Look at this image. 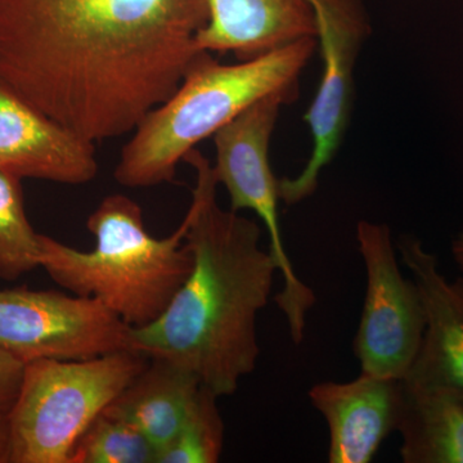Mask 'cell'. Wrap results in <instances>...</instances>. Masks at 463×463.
Instances as JSON below:
<instances>
[{
    "label": "cell",
    "mask_w": 463,
    "mask_h": 463,
    "mask_svg": "<svg viewBox=\"0 0 463 463\" xmlns=\"http://www.w3.org/2000/svg\"><path fill=\"white\" fill-rule=\"evenodd\" d=\"M209 0H0V81L99 143L133 133L176 90Z\"/></svg>",
    "instance_id": "obj_1"
},
{
    "label": "cell",
    "mask_w": 463,
    "mask_h": 463,
    "mask_svg": "<svg viewBox=\"0 0 463 463\" xmlns=\"http://www.w3.org/2000/svg\"><path fill=\"white\" fill-rule=\"evenodd\" d=\"M184 161L196 172L184 237L194 267L156 321L130 328V350L173 362L216 397H231L257 367L258 315L279 268L260 225L219 205L210 161L196 148Z\"/></svg>",
    "instance_id": "obj_2"
},
{
    "label": "cell",
    "mask_w": 463,
    "mask_h": 463,
    "mask_svg": "<svg viewBox=\"0 0 463 463\" xmlns=\"http://www.w3.org/2000/svg\"><path fill=\"white\" fill-rule=\"evenodd\" d=\"M316 48V38H304L234 65L200 52L176 90L143 118L124 146L116 182L129 188L173 182L188 152L252 103L276 91L298 90Z\"/></svg>",
    "instance_id": "obj_3"
},
{
    "label": "cell",
    "mask_w": 463,
    "mask_h": 463,
    "mask_svg": "<svg viewBox=\"0 0 463 463\" xmlns=\"http://www.w3.org/2000/svg\"><path fill=\"white\" fill-rule=\"evenodd\" d=\"M187 225L184 216L173 234L155 239L136 201L109 194L87 221L96 248L80 251L41 234V267L61 288L96 298L130 328L145 327L165 312L190 276Z\"/></svg>",
    "instance_id": "obj_4"
},
{
    "label": "cell",
    "mask_w": 463,
    "mask_h": 463,
    "mask_svg": "<svg viewBox=\"0 0 463 463\" xmlns=\"http://www.w3.org/2000/svg\"><path fill=\"white\" fill-rule=\"evenodd\" d=\"M148 361L127 349L79 361L26 364L8 413L11 463H69L81 435Z\"/></svg>",
    "instance_id": "obj_5"
},
{
    "label": "cell",
    "mask_w": 463,
    "mask_h": 463,
    "mask_svg": "<svg viewBox=\"0 0 463 463\" xmlns=\"http://www.w3.org/2000/svg\"><path fill=\"white\" fill-rule=\"evenodd\" d=\"M298 90H282L252 103L213 136L218 184L230 194L231 210H251L269 234V251L281 273L283 288L274 298L288 321L289 335L300 345L307 317L315 307L312 288L298 279L289 260L279 225V179L270 166V141L279 112L298 99Z\"/></svg>",
    "instance_id": "obj_6"
},
{
    "label": "cell",
    "mask_w": 463,
    "mask_h": 463,
    "mask_svg": "<svg viewBox=\"0 0 463 463\" xmlns=\"http://www.w3.org/2000/svg\"><path fill=\"white\" fill-rule=\"evenodd\" d=\"M130 349V327L96 298L0 288V350L23 362L79 361Z\"/></svg>",
    "instance_id": "obj_7"
},
{
    "label": "cell",
    "mask_w": 463,
    "mask_h": 463,
    "mask_svg": "<svg viewBox=\"0 0 463 463\" xmlns=\"http://www.w3.org/2000/svg\"><path fill=\"white\" fill-rule=\"evenodd\" d=\"M310 3L315 11L322 78L315 99L304 115L312 134V154L295 178L279 181V199L288 205H297L315 194L323 169L341 147L352 118L356 58L371 33L362 0Z\"/></svg>",
    "instance_id": "obj_8"
},
{
    "label": "cell",
    "mask_w": 463,
    "mask_h": 463,
    "mask_svg": "<svg viewBox=\"0 0 463 463\" xmlns=\"http://www.w3.org/2000/svg\"><path fill=\"white\" fill-rule=\"evenodd\" d=\"M356 242L364 259L367 288L354 340L361 373L403 380L421 347L426 328L421 295L399 269L392 231L361 221Z\"/></svg>",
    "instance_id": "obj_9"
},
{
    "label": "cell",
    "mask_w": 463,
    "mask_h": 463,
    "mask_svg": "<svg viewBox=\"0 0 463 463\" xmlns=\"http://www.w3.org/2000/svg\"><path fill=\"white\" fill-rule=\"evenodd\" d=\"M0 170L21 181L85 184L99 173L96 143L58 124L0 81Z\"/></svg>",
    "instance_id": "obj_10"
},
{
    "label": "cell",
    "mask_w": 463,
    "mask_h": 463,
    "mask_svg": "<svg viewBox=\"0 0 463 463\" xmlns=\"http://www.w3.org/2000/svg\"><path fill=\"white\" fill-rule=\"evenodd\" d=\"M397 249L419 288L426 317L421 347L403 381L463 401V279L449 281L439 270L437 257L412 236L401 237Z\"/></svg>",
    "instance_id": "obj_11"
},
{
    "label": "cell",
    "mask_w": 463,
    "mask_h": 463,
    "mask_svg": "<svg viewBox=\"0 0 463 463\" xmlns=\"http://www.w3.org/2000/svg\"><path fill=\"white\" fill-rule=\"evenodd\" d=\"M402 380L361 373L349 383H317L309 401L330 431V463H368L383 441L397 431Z\"/></svg>",
    "instance_id": "obj_12"
},
{
    "label": "cell",
    "mask_w": 463,
    "mask_h": 463,
    "mask_svg": "<svg viewBox=\"0 0 463 463\" xmlns=\"http://www.w3.org/2000/svg\"><path fill=\"white\" fill-rule=\"evenodd\" d=\"M210 18L197 36L201 51L250 60L304 38H316L310 0H209Z\"/></svg>",
    "instance_id": "obj_13"
},
{
    "label": "cell",
    "mask_w": 463,
    "mask_h": 463,
    "mask_svg": "<svg viewBox=\"0 0 463 463\" xmlns=\"http://www.w3.org/2000/svg\"><path fill=\"white\" fill-rule=\"evenodd\" d=\"M200 388V381L184 368L151 358L105 412L136 426L158 452L181 429Z\"/></svg>",
    "instance_id": "obj_14"
},
{
    "label": "cell",
    "mask_w": 463,
    "mask_h": 463,
    "mask_svg": "<svg viewBox=\"0 0 463 463\" xmlns=\"http://www.w3.org/2000/svg\"><path fill=\"white\" fill-rule=\"evenodd\" d=\"M397 431L404 463H463V401L402 380Z\"/></svg>",
    "instance_id": "obj_15"
},
{
    "label": "cell",
    "mask_w": 463,
    "mask_h": 463,
    "mask_svg": "<svg viewBox=\"0 0 463 463\" xmlns=\"http://www.w3.org/2000/svg\"><path fill=\"white\" fill-rule=\"evenodd\" d=\"M41 267V234L30 224L21 179L0 170V279L16 281Z\"/></svg>",
    "instance_id": "obj_16"
},
{
    "label": "cell",
    "mask_w": 463,
    "mask_h": 463,
    "mask_svg": "<svg viewBox=\"0 0 463 463\" xmlns=\"http://www.w3.org/2000/svg\"><path fill=\"white\" fill-rule=\"evenodd\" d=\"M218 397L201 386L175 437L158 450L156 463H216L224 448Z\"/></svg>",
    "instance_id": "obj_17"
},
{
    "label": "cell",
    "mask_w": 463,
    "mask_h": 463,
    "mask_svg": "<svg viewBox=\"0 0 463 463\" xmlns=\"http://www.w3.org/2000/svg\"><path fill=\"white\" fill-rule=\"evenodd\" d=\"M156 457L141 430L103 411L79 439L69 463H156Z\"/></svg>",
    "instance_id": "obj_18"
},
{
    "label": "cell",
    "mask_w": 463,
    "mask_h": 463,
    "mask_svg": "<svg viewBox=\"0 0 463 463\" xmlns=\"http://www.w3.org/2000/svg\"><path fill=\"white\" fill-rule=\"evenodd\" d=\"M25 364L0 350V416H7L20 392Z\"/></svg>",
    "instance_id": "obj_19"
},
{
    "label": "cell",
    "mask_w": 463,
    "mask_h": 463,
    "mask_svg": "<svg viewBox=\"0 0 463 463\" xmlns=\"http://www.w3.org/2000/svg\"><path fill=\"white\" fill-rule=\"evenodd\" d=\"M0 463H11V434L7 416H0Z\"/></svg>",
    "instance_id": "obj_20"
},
{
    "label": "cell",
    "mask_w": 463,
    "mask_h": 463,
    "mask_svg": "<svg viewBox=\"0 0 463 463\" xmlns=\"http://www.w3.org/2000/svg\"><path fill=\"white\" fill-rule=\"evenodd\" d=\"M452 255L455 258L457 265L463 272V232L458 234V237L452 243Z\"/></svg>",
    "instance_id": "obj_21"
}]
</instances>
